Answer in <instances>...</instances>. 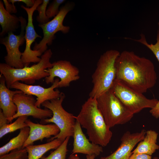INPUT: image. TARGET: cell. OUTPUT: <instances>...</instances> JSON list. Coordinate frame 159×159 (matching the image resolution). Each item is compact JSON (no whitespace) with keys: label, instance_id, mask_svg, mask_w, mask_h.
I'll list each match as a JSON object with an SVG mask.
<instances>
[{"label":"cell","instance_id":"7c38bea8","mask_svg":"<svg viewBox=\"0 0 159 159\" xmlns=\"http://www.w3.org/2000/svg\"><path fill=\"white\" fill-rule=\"evenodd\" d=\"M53 66L44 71L49 73V76L45 78L47 84H53L54 78L57 77L60 80L58 82V88L69 87L71 82L78 80L79 70L69 61L59 60L52 63Z\"/></svg>","mask_w":159,"mask_h":159},{"label":"cell","instance_id":"d6986e66","mask_svg":"<svg viewBox=\"0 0 159 159\" xmlns=\"http://www.w3.org/2000/svg\"><path fill=\"white\" fill-rule=\"evenodd\" d=\"M158 136V133L154 130L146 131L144 139L139 143L132 153H143L151 156L159 149V145L157 144Z\"/></svg>","mask_w":159,"mask_h":159},{"label":"cell","instance_id":"9a60e30c","mask_svg":"<svg viewBox=\"0 0 159 159\" xmlns=\"http://www.w3.org/2000/svg\"><path fill=\"white\" fill-rule=\"evenodd\" d=\"M74 141L72 154L80 153L98 156L103 152L102 147L90 142L83 133L81 126L76 120L73 136Z\"/></svg>","mask_w":159,"mask_h":159},{"label":"cell","instance_id":"f546056e","mask_svg":"<svg viewBox=\"0 0 159 159\" xmlns=\"http://www.w3.org/2000/svg\"><path fill=\"white\" fill-rule=\"evenodd\" d=\"M8 1L13 5L16 2H23L26 4V6L28 8L32 7L35 4V0H9Z\"/></svg>","mask_w":159,"mask_h":159},{"label":"cell","instance_id":"9c48e42d","mask_svg":"<svg viewBox=\"0 0 159 159\" xmlns=\"http://www.w3.org/2000/svg\"><path fill=\"white\" fill-rule=\"evenodd\" d=\"M21 30L19 35L14 34L13 32H8L7 36L0 38L1 44L6 48L7 54L4 57L6 64L15 68H22L24 66L21 60L22 52L19 49V46L25 42V30L27 25L26 19L22 16L19 17Z\"/></svg>","mask_w":159,"mask_h":159},{"label":"cell","instance_id":"7402d4cb","mask_svg":"<svg viewBox=\"0 0 159 159\" xmlns=\"http://www.w3.org/2000/svg\"><path fill=\"white\" fill-rule=\"evenodd\" d=\"M28 117V116H20L12 123L7 124L0 127V138H1L8 133L28 127L26 122Z\"/></svg>","mask_w":159,"mask_h":159},{"label":"cell","instance_id":"6da1fadb","mask_svg":"<svg viewBox=\"0 0 159 159\" xmlns=\"http://www.w3.org/2000/svg\"><path fill=\"white\" fill-rule=\"evenodd\" d=\"M116 79L142 93L155 85L157 75L154 64L149 59L134 52L125 50L117 58Z\"/></svg>","mask_w":159,"mask_h":159},{"label":"cell","instance_id":"e0dca14e","mask_svg":"<svg viewBox=\"0 0 159 159\" xmlns=\"http://www.w3.org/2000/svg\"><path fill=\"white\" fill-rule=\"evenodd\" d=\"M23 93L20 90L12 91L6 87V80L2 75L0 76V108L4 116L9 119L16 113L17 108L13 100L14 96Z\"/></svg>","mask_w":159,"mask_h":159},{"label":"cell","instance_id":"3957f363","mask_svg":"<svg viewBox=\"0 0 159 159\" xmlns=\"http://www.w3.org/2000/svg\"><path fill=\"white\" fill-rule=\"evenodd\" d=\"M52 54L50 49L47 50L41 56L39 62L31 67H24L22 68H15L6 63H0L1 74L5 77L7 87L10 89L13 83L20 81L31 85L36 80L49 76V73L44 70L52 67V63L50 62Z\"/></svg>","mask_w":159,"mask_h":159},{"label":"cell","instance_id":"4316f807","mask_svg":"<svg viewBox=\"0 0 159 159\" xmlns=\"http://www.w3.org/2000/svg\"><path fill=\"white\" fill-rule=\"evenodd\" d=\"M64 0H54L50 4L46 11V14L49 18L55 17L59 13V6L64 2Z\"/></svg>","mask_w":159,"mask_h":159},{"label":"cell","instance_id":"ffe728a7","mask_svg":"<svg viewBox=\"0 0 159 159\" xmlns=\"http://www.w3.org/2000/svg\"><path fill=\"white\" fill-rule=\"evenodd\" d=\"M62 142L56 138L44 144L28 145L25 148L28 153V159H39L47 151L57 149Z\"/></svg>","mask_w":159,"mask_h":159},{"label":"cell","instance_id":"d6a6232c","mask_svg":"<svg viewBox=\"0 0 159 159\" xmlns=\"http://www.w3.org/2000/svg\"><path fill=\"white\" fill-rule=\"evenodd\" d=\"M96 156L95 155H87L86 156V159H95ZM67 159H80V158L77 154H72Z\"/></svg>","mask_w":159,"mask_h":159},{"label":"cell","instance_id":"52a82bcc","mask_svg":"<svg viewBox=\"0 0 159 159\" xmlns=\"http://www.w3.org/2000/svg\"><path fill=\"white\" fill-rule=\"evenodd\" d=\"M110 90L134 115L144 109L153 108L158 101L155 99L147 98L143 93L135 90L116 79Z\"/></svg>","mask_w":159,"mask_h":159},{"label":"cell","instance_id":"4fadbf2b","mask_svg":"<svg viewBox=\"0 0 159 159\" xmlns=\"http://www.w3.org/2000/svg\"><path fill=\"white\" fill-rule=\"evenodd\" d=\"M58 78L55 79L52 85L47 88H45L39 85H27L17 81L13 83L10 88H14L22 91L23 93L35 96L37 97L35 105L40 108L42 104L47 100L59 98L61 92L55 88H58V83L59 81Z\"/></svg>","mask_w":159,"mask_h":159},{"label":"cell","instance_id":"8992f818","mask_svg":"<svg viewBox=\"0 0 159 159\" xmlns=\"http://www.w3.org/2000/svg\"><path fill=\"white\" fill-rule=\"evenodd\" d=\"M96 99L97 107L110 128L126 123L134 116L111 90Z\"/></svg>","mask_w":159,"mask_h":159},{"label":"cell","instance_id":"5bb4252c","mask_svg":"<svg viewBox=\"0 0 159 159\" xmlns=\"http://www.w3.org/2000/svg\"><path fill=\"white\" fill-rule=\"evenodd\" d=\"M146 132L144 129L134 133L126 132L122 137L121 144L117 149L110 155L100 159H129L132 151L137 143L143 140Z\"/></svg>","mask_w":159,"mask_h":159},{"label":"cell","instance_id":"44dd1931","mask_svg":"<svg viewBox=\"0 0 159 159\" xmlns=\"http://www.w3.org/2000/svg\"><path fill=\"white\" fill-rule=\"evenodd\" d=\"M29 131L28 127L21 129L17 136L0 148V156L13 150L21 148L28 137Z\"/></svg>","mask_w":159,"mask_h":159},{"label":"cell","instance_id":"4dcf8cb0","mask_svg":"<svg viewBox=\"0 0 159 159\" xmlns=\"http://www.w3.org/2000/svg\"><path fill=\"white\" fill-rule=\"evenodd\" d=\"M150 112L152 116L156 118H159V100L155 105L150 110Z\"/></svg>","mask_w":159,"mask_h":159},{"label":"cell","instance_id":"83f0119b","mask_svg":"<svg viewBox=\"0 0 159 159\" xmlns=\"http://www.w3.org/2000/svg\"><path fill=\"white\" fill-rule=\"evenodd\" d=\"M3 2L5 6V9L9 13H15L17 12V9L14 5L10 3L7 0H3Z\"/></svg>","mask_w":159,"mask_h":159},{"label":"cell","instance_id":"836d02e7","mask_svg":"<svg viewBox=\"0 0 159 159\" xmlns=\"http://www.w3.org/2000/svg\"><path fill=\"white\" fill-rule=\"evenodd\" d=\"M153 159H158V158L157 157H155Z\"/></svg>","mask_w":159,"mask_h":159},{"label":"cell","instance_id":"ba28073f","mask_svg":"<svg viewBox=\"0 0 159 159\" xmlns=\"http://www.w3.org/2000/svg\"><path fill=\"white\" fill-rule=\"evenodd\" d=\"M74 4L69 2L62 6L58 14L51 21L44 24H39L38 26L42 29L43 37L38 43H35L33 48L34 50H39L42 53L47 48V45L52 43L54 39L55 34L57 32L61 31L64 34L68 32L70 30L69 26L63 24L64 19L68 13L72 10Z\"/></svg>","mask_w":159,"mask_h":159},{"label":"cell","instance_id":"f1b7e54d","mask_svg":"<svg viewBox=\"0 0 159 159\" xmlns=\"http://www.w3.org/2000/svg\"><path fill=\"white\" fill-rule=\"evenodd\" d=\"M129 159H152V157L145 154L134 153H132Z\"/></svg>","mask_w":159,"mask_h":159},{"label":"cell","instance_id":"8fae6325","mask_svg":"<svg viewBox=\"0 0 159 159\" xmlns=\"http://www.w3.org/2000/svg\"><path fill=\"white\" fill-rule=\"evenodd\" d=\"M13 100L17 106V110L14 116L7 119L9 122L22 116H31L34 118L42 120L51 118L53 115L52 112L50 110L37 107L35 105L36 100L32 95L23 93H17L14 96Z\"/></svg>","mask_w":159,"mask_h":159},{"label":"cell","instance_id":"d4e9b609","mask_svg":"<svg viewBox=\"0 0 159 159\" xmlns=\"http://www.w3.org/2000/svg\"><path fill=\"white\" fill-rule=\"evenodd\" d=\"M0 159H28V153L25 148H21L0 156Z\"/></svg>","mask_w":159,"mask_h":159},{"label":"cell","instance_id":"484cf974","mask_svg":"<svg viewBox=\"0 0 159 159\" xmlns=\"http://www.w3.org/2000/svg\"><path fill=\"white\" fill-rule=\"evenodd\" d=\"M49 1V0H43L42 4L37 8L36 10L39 13L37 17V20L39 24H44L50 21L49 19L46 14L47 7Z\"/></svg>","mask_w":159,"mask_h":159},{"label":"cell","instance_id":"7a4b0ae2","mask_svg":"<svg viewBox=\"0 0 159 159\" xmlns=\"http://www.w3.org/2000/svg\"><path fill=\"white\" fill-rule=\"evenodd\" d=\"M74 117L86 130L92 143L102 147L108 144L112 133L97 107L96 99L89 97L82 105L79 114Z\"/></svg>","mask_w":159,"mask_h":159},{"label":"cell","instance_id":"277c9868","mask_svg":"<svg viewBox=\"0 0 159 159\" xmlns=\"http://www.w3.org/2000/svg\"><path fill=\"white\" fill-rule=\"evenodd\" d=\"M120 52L115 50H110L102 54L92 74L93 87L89 97L97 99L110 90L116 78L115 62Z\"/></svg>","mask_w":159,"mask_h":159},{"label":"cell","instance_id":"ac0fdd59","mask_svg":"<svg viewBox=\"0 0 159 159\" xmlns=\"http://www.w3.org/2000/svg\"><path fill=\"white\" fill-rule=\"evenodd\" d=\"M20 22L19 17L11 15L8 12L4 6L2 1H0V24L2 31L0 33L1 37H3L6 33L13 32L18 28Z\"/></svg>","mask_w":159,"mask_h":159},{"label":"cell","instance_id":"1f68e13d","mask_svg":"<svg viewBox=\"0 0 159 159\" xmlns=\"http://www.w3.org/2000/svg\"><path fill=\"white\" fill-rule=\"evenodd\" d=\"M9 122L3 114L2 110H0V127L9 124Z\"/></svg>","mask_w":159,"mask_h":159},{"label":"cell","instance_id":"2e32d148","mask_svg":"<svg viewBox=\"0 0 159 159\" xmlns=\"http://www.w3.org/2000/svg\"><path fill=\"white\" fill-rule=\"evenodd\" d=\"M26 122L30 128V131L28 137L22 148L32 145L37 140L42 141L44 138H48L52 136H56L60 132L59 127L54 124L43 125L36 123L29 119H27Z\"/></svg>","mask_w":159,"mask_h":159},{"label":"cell","instance_id":"30bf717a","mask_svg":"<svg viewBox=\"0 0 159 159\" xmlns=\"http://www.w3.org/2000/svg\"><path fill=\"white\" fill-rule=\"evenodd\" d=\"M42 2V0H35L34 5L31 8L25 7L23 5L21 6L26 11L28 16V22L24 35L26 47L21 57V60L24 67H29L31 62L38 63L41 60V58L38 57L42 56V53L39 50H32L31 47L37 38L41 37L36 32L34 29L33 23V15L38 6Z\"/></svg>","mask_w":159,"mask_h":159},{"label":"cell","instance_id":"cb8c5ba5","mask_svg":"<svg viewBox=\"0 0 159 159\" xmlns=\"http://www.w3.org/2000/svg\"><path fill=\"white\" fill-rule=\"evenodd\" d=\"M140 37V38L138 39H130L140 42L147 47L152 52L159 62V30L158 29L157 35L156 42L155 44H149L147 42L144 34H141Z\"/></svg>","mask_w":159,"mask_h":159},{"label":"cell","instance_id":"603a6c76","mask_svg":"<svg viewBox=\"0 0 159 159\" xmlns=\"http://www.w3.org/2000/svg\"><path fill=\"white\" fill-rule=\"evenodd\" d=\"M70 138L67 137L62 144L47 157L43 156L40 159H66L68 150L67 145Z\"/></svg>","mask_w":159,"mask_h":159},{"label":"cell","instance_id":"5b68a950","mask_svg":"<svg viewBox=\"0 0 159 159\" xmlns=\"http://www.w3.org/2000/svg\"><path fill=\"white\" fill-rule=\"evenodd\" d=\"M65 98L64 94L61 92L59 98L45 101L42 104L45 108L51 110L53 115L50 118L41 120L40 123L52 122L60 130L59 133L49 139V141L57 138L63 142L67 137H73L76 119L75 116L66 111L62 107V104Z\"/></svg>","mask_w":159,"mask_h":159}]
</instances>
